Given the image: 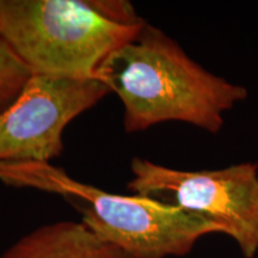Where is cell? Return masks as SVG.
I'll return each mask as SVG.
<instances>
[{"label":"cell","instance_id":"obj_1","mask_svg":"<svg viewBox=\"0 0 258 258\" xmlns=\"http://www.w3.org/2000/svg\"><path fill=\"white\" fill-rule=\"evenodd\" d=\"M95 79L121 99L127 133L176 121L217 134L226 112L249 95L244 86L203 69L147 22L103 61Z\"/></svg>","mask_w":258,"mask_h":258},{"label":"cell","instance_id":"obj_2","mask_svg":"<svg viewBox=\"0 0 258 258\" xmlns=\"http://www.w3.org/2000/svg\"><path fill=\"white\" fill-rule=\"evenodd\" d=\"M144 22L122 0H0V35L34 74L95 78Z\"/></svg>","mask_w":258,"mask_h":258},{"label":"cell","instance_id":"obj_3","mask_svg":"<svg viewBox=\"0 0 258 258\" xmlns=\"http://www.w3.org/2000/svg\"><path fill=\"white\" fill-rule=\"evenodd\" d=\"M0 182L74 202L90 230L132 258L182 257L205 235L222 233L217 222L141 195H117L74 179L50 163H0Z\"/></svg>","mask_w":258,"mask_h":258},{"label":"cell","instance_id":"obj_4","mask_svg":"<svg viewBox=\"0 0 258 258\" xmlns=\"http://www.w3.org/2000/svg\"><path fill=\"white\" fill-rule=\"evenodd\" d=\"M131 172L133 178L127 186L135 195L175 205L217 222L245 258L258 253V164L186 171L135 157Z\"/></svg>","mask_w":258,"mask_h":258},{"label":"cell","instance_id":"obj_5","mask_svg":"<svg viewBox=\"0 0 258 258\" xmlns=\"http://www.w3.org/2000/svg\"><path fill=\"white\" fill-rule=\"evenodd\" d=\"M110 93L95 78L34 74L0 114V163H50L63 152V132Z\"/></svg>","mask_w":258,"mask_h":258},{"label":"cell","instance_id":"obj_6","mask_svg":"<svg viewBox=\"0 0 258 258\" xmlns=\"http://www.w3.org/2000/svg\"><path fill=\"white\" fill-rule=\"evenodd\" d=\"M0 258H132L80 221L42 225L12 244Z\"/></svg>","mask_w":258,"mask_h":258},{"label":"cell","instance_id":"obj_7","mask_svg":"<svg viewBox=\"0 0 258 258\" xmlns=\"http://www.w3.org/2000/svg\"><path fill=\"white\" fill-rule=\"evenodd\" d=\"M32 71L0 35V114L23 92Z\"/></svg>","mask_w":258,"mask_h":258}]
</instances>
